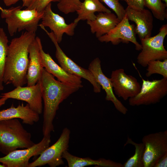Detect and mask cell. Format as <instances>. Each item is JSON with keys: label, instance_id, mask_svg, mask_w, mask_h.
<instances>
[{"label": "cell", "instance_id": "5b68a950", "mask_svg": "<svg viewBox=\"0 0 167 167\" xmlns=\"http://www.w3.org/2000/svg\"><path fill=\"white\" fill-rule=\"evenodd\" d=\"M167 35L166 24L161 26L156 35L140 40L142 49L137 58L138 64L146 67L150 61L167 59V51L164 45V40Z\"/></svg>", "mask_w": 167, "mask_h": 167}, {"label": "cell", "instance_id": "2e32d148", "mask_svg": "<svg viewBox=\"0 0 167 167\" xmlns=\"http://www.w3.org/2000/svg\"><path fill=\"white\" fill-rule=\"evenodd\" d=\"M40 48L43 66L48 72L64 84L78 86L80 88L83 87L81 78L67 72L55 62L48 53L45 52L41 41L40 42Z\"/></svg>", "mask_w": 167, "mask_h": 167}, {"label": "cell", "instance_id": "ba28073f", "mask_svg": "<svg viewBox=\"0 0 167 167\" xmlns=\"http://www.w3.org/2000/svg\"><path fill=\"white\" fill-rule=\"evenodd\" d=\"M39 26L45 32L54 44L56 48L55 57L60 66L68 73L86 79L92 85L94 92H100L101 87L96 82L90 71L78 65L65 54L60 47L52 32H48L41 24Z\"/></svg>", "mask_w": 167, "mask_h": 167}, {"label": "cell", "instance_id": "e575fe53", "mask_svg": "<svg viewBox=\"0 0 167 167\" xmlns=\"http://www.w3.org/2000/svg\"><path fill=\"white\" fill-rule=\"evenodd\" d=\"M162 1L164 2V3L167 5V0H162Z\"/></svg>", "mask_w": 167, "mask_h": 167}, {"label": "cell", "instance_id": "f1b7e54d", "mask_svg": "<svg viewBox=\"0 0 167 167\" xmlns=\"http://www.w3.org/2000/svg\"><path fill=\"white\" fill-rule=\"evenodd\" d=\"M60 0H35L33 3L28 9H35L39 12L44 11L47 6L52 2H58Z\"/></svg>", "mask_w": 167, "mask_h": 167}, {"label": "cell", "instance_id": "7c38bea8", "mask_svg": "<svg viewBox=\"0 0 167 167\" xmlns=\"http://www.w3.org/2000/svg\"><path fill=\"white\" fill-rule=\"evenodd\" d=\"M135 27L134 25L130 24L125 15L109 32L98 39L101 42H110L114 45H118L121 42L127 44L130 42L135 45L137 50H140L142 46L136 40Z\"/></svg>", "mask_w": 167, "mask_h": 167}, {"label": "cell", "instance_id": "4fadbf2b", "mask_svg": "<svg viewBox=\"0 0 167 167\" xmlns=\"http://www.w3.org/2000/svg\"><path fill=\"white\" fill-rule=\"evenodd\" d=\"M0 97L25 101L33 110L39 114L42 113V93L40 80L33 86L16 87L13 90L1 94Z\"/></svg>", "mask_w": 167, "mask_h": 167}, {"label": "cell", "instance_id": "d4e9b609", "mask_svg": "<svg viewBox=\"0 0 167 167\" xmlns=\"http://www.w3.org/2000/svg\"><path fill=\"white\" fill-rule=\"evenodd\" d=\"M144 7L149 9L154 16L158 19L163 21L167 18V5L162 0H144Z\"/></svg>", "mask_w": 167, "mask_h": 167}, {"label": "cell", "instance_id": "484cf974", "mask_svg": "<svg viewBox=\"0 0 167 167\" xmlns=\"http://www.w3.org/2000/svg\"><path fill=\"white\" fill-rule=\"evenodd\" d=\"M146 76L149 77L154 74H158L167 78V59L163 60H152L149 61L147 66Z\"/></svg>", "mask_w": 167, "mask_h": 167}, {"label": "cell", "instance_id": "d6a6232c", "mask_svg": "<svg viewBox=\"0 0 167 167\" xmlns=\"http://www.w3.org/2000/svg\"><path fill=\"white\" fill-rule=\"evenodd\" d=\"M20 0H3L4 4L6 6H10L15 4Z\"/></svg>", "mask_w": 167, "mask_h": 167}, {"label": "cell", "instance_id": "44dd1931", "mask_svg": "<svg viewBox=\"0 0 167 167\" xmlns=\"http://www.w3.org/2000/svg\"><path fill=\"white\" fill-rule=\"evenodd\" d=\"M62 157L67 161L69 167H84L92 165L103 167H123V164L121 163L109 159L101 158L95 160L89 157H78L71 154L68 150L63 152Z\"/></svg>", "mask_w": 167, "mask_h": 167}, {"label": "cell", "instance_id": "5bb4252c", "mask_svg": "<svg viewBox=\"0 0 167 167\" xmlns=\"http://www.w3.org/2000/svg\"><path fill=\"white\" fill-rule=\"evenodd\" d=\"M44 12L41 24L45 27H49L51 29L58 43L62 41L64 34L70 36L74 35L75 29L78 23L73 21L70 24H67L62 17L53 11L51 3L47 6Z\"/></svg>", "mask_w": 167, "mask_h": 167}, {"label": "cell", "instance_id": "1f68e13d", "mask_svg": "<svg viewBox=\"0 0 167 167\" xmlns=\"http://www.w3.org/2000/svg\"><path fill=\"white\" fill-rule=\"evenodd\" d=\"M22 1V6L28 8L33 3L35 0H21Z\"/></svg>", "mask_w": 167, "mask_h": 167}, {"label": "cell", "instance_id": "4316f807", "mask_svg": "<svg viewBox=\"0 0 167 167\" xmlns=\"http://www.w3.org/2000/svg\"><path fill=\"white\" fill-rule=\"evenodd\" d=\"M81 2L80 0H60L57 6L61 12L68 14L76 12L79 8Z\"/></svg>", "mask_w": 167, "mask_h": 167}, {"label": "cell", "instance_id": "277c9868", "mask_svg": "<svg viewBox=\"0 0 167 167\" xmlns=\"http://www.w3.org/2000/svg\"><path fill=\"white\" fill-rule=\"evenodd\" d=\"M22 8L18 6L1 11V17L5 19L11 36L23 30L36 33L39 21L43 17L44 11L39 12L35 9Z\"/></svg>", "mask_w": 167, "mask_h": 167}, {"label": "cell", "instance_id": "cb8c5ba5", "mask_svg": "<svg viewBox=\"0 0 167 167\" xmlns=\"http://www.w3.org/2000/svg\"><path fill=\"white\" fill-rule=\"evenodd\" d=\"M8 42L4 29L0 27V92L4 89L3 78Z\"/></svg>", "mask_w": 167, "mask_h": 167}, {"label": "cell", "instance_id": "7a4b0ae2", "mask_svg": "<svg viewBox=\"0 0 167 167\" xmlns=\"http://www.w3.org/2000/svg\"><path fill=\"white\" fill-rule=\"evenodd\" d=\"M40 81L44 104L42 133L47 135L54 131L53 122L60 104L80 88L56 79L44 68Z\"/></svg>", "mask_w": 167, "mask_h": 167}, {"label": "cell", "instance_id": "8d00e7d4", "mask_svg": "<svg viewBox=\"0 0 167 167\" xmlns=\"http://www.w3.org/2000/svg\"><path fill=\"white\" fill-rule=\"evenodd\" d=\"M3 9L0 6V10L2 11L3 10Z\"/></svg>", "mask_w": 167, "mask_h": 167}, {"label": "cell", "instance_id": "ac0fdd59", "mask_svg": "<svg viewBox=\"0 0 167 167\" xmlns=\"http://www.w3.org/2000/svg\"><path fill=\"white\" fill-rule=\"evenodd\" d=\"M40 38L36 36L29 46V62L26 76L27 86L35 85L41 77L44 67L40 53Z\"/></svg>", "mask_w": 167, "mask_h": 167}, {"label": "cell", "instance_id": "30bf717a", "mask_svg": "<svg viewBox=\"0 0 167 167\" xmlns=\"http://www.w3.org/2000/svg\"><path fill=\"white\" fill-rule=\"evenodd\" d=\"M50 137V135H44L41 141L32 146L15 150L0 157V163L5 167H28L31 157L39 155L49 146Z\"/></svg>", "mask_w": 167, "mask_h": 167}, {"label": "cell", "instance_id": "836d02e7", "mask_svg": "<svg viewBox=\"0 0 167 167\" xmlns=\"http://www.w3.org/2000/svg\"><path fill=\"white\" fill-rule=\"evenodd\" d=\"M8 99L6 97H1L0 98V107L4 105Z\"/></svg>", "mask_w": 167, "mask_h": 167}, {"label": "cell", "instance_id": "8fae6325", "mask_svg": "<svg viewBox=\"0 0 167 167\" xmlns=\"http://www.w3.org/2000/svg\"><path fill=\"white\" fill-rule=\"evenodd\" d=\"M110 78L115 94L125 101L134 97L140 91L141 85L136 78L127 74L123 69L112 71Z\"/></svg>", "mask_w": 167, "mask_h": 167}, {"label": "cell", "instance_id": "3957f363", "mask_svg": "<svg viewBox=\"0 0 167 167\" xmlns=\"http://www.w3.org/2000/svg\"><path fill=\"white\" fill-rule=\"evenodd\" d=\"M35 143L31 134L17 118L0 120V152L6 155L18 148L30 147Z\"/></svg>", "mask_w": 167, "mask_h": 167}, {"label": "cell", "instance_id": "d6986e66", "mask_svg": "<svg viewBox=\"0 0 167 167\" xmlns=\"http://www.w3.org/2000/svg\"><path fill=\"white\" fill-rule=\"evenodd\" d=\"M39 115L28 104L25 105L19 104L16 107L12 104L10 107L0 111V120L19 118L23 123L32 125L39 121Z\"/></svg>", "mask_w": 167, "mask_h": 167}, {"label": "cell", "instance_id": "9c48e42d", "mask_svg": "<svg viewBox=\"0 0 167 167\" xmlns=\"http://www.w3.org/2000/svg\"><path fill=\"white\" fill-rule=\"evenodd\" d=\"M143 167H153L161 156L167 153V131L150 133L143 136Z\"/></svg>", "mask_w": 167, "mask_h": 167}, {"label": "cell", "instance_id": "6da1fadb", "mask_svg": "<svg viewBox=\"0 0 167 167\" xmlns=\"http://www.w3.org/2000/svg\"><path fill=\"white\" fill-rule=\"evenodd\" d=\"M36 33L25 31L13 38L8 45L3 75V83L17 87L27 84L30 45Z\"/></svg>", "mask_w": 167, "mask_h": 167}, {"label": "cell", "instance_id": "e0dca14e", "mask_svg": "<svg viewBox=\"0 0 167 167\" xmlns=\"http://www.w3.org/2000/svg\"><path fill=\"white\" fill-rule=\"evenodd\" d=\"M125 10V15L128 20L135 22L136 24L135 32L140 39L150 37L153 21L151 12L144 8L136 9L128 6Z\"/></svg>", "mask_w": 167, "mask_h": 167}, {"label": "cell", "instance_id": "7402d4cb", "mask_svg": "<svg viewBox=\"0 0 167 167\" xmlns=\"http://www.w3.org/2000/svg\"><path fill=\"white\" fill-rule=\"evenodd\" d=\"M77 17L74 22L78 23L80 20L92 21L96 17V12H111L99 0H84L76 12Z\"/></svg>", "mask_w": 167, "mask_h": 167}, {"label": "cell", "instance_id": "8992f818", "mask_svg": "<svg viewBox=\"0 0 167 167\" xmlns=\"http://www.w3.org/2000/svg\"><path fill=\"white\" fill-rule=\"evenodd\" d=\"M140 92L128 99L129 105L133 106L149 105L159 102L167 94V78L146 80L142 78Z\"/></svg>", "mask_w": 167, "mask_h": 167}, {"label": "cell", "instance_id": "83f0119b", "mask_svg": "<svg viewBox=\"0 0 167 167\" xmlns=\"http://www.w3.org/2000/svg\"><path fill=\"white\" fill-rule=\"evenodd\" d=\"M105 4L115 13L120 20L125 15V10L121 4L119 0H99Z\"/></svg>", "mask_w": 167, "mask_h": 167}, {"label": "cell", "instance_id": "603a6c76", "mask_svg": "<svg viewBox=\"0 0 167 167\" xmlns=\"http://www.w3.org/2000/svg\"><path fill=\"white\" fill-rule=\"evenodd\" d=\"M128 144H131L134 146L135 152L133 155L123 164V167H143V157L144 146L143 143H136L128 137L124 146Z\"/></svg>", "mask_w": 167, "mask_h": 167}, {"label": "cell", "instance_id": "ffe728a7", "mask_svg": "<svg viewBox=\"0 0 167 167\" xmlns=\"http://www.w3.org/2000/svg\"><path fill=\"white\" fill-rule=\"evenodd\" d=\"M91 32L97 38L108 33L121 21L117 15L111 12H100L93 20L87 21Z\"/></svg>", "mask_w": 167, "mask_h": 167}, {"label": "cell", "instance_id": "52a82bcc", "mask_svg": "<svg viewBox=\"0 0 167 167\" xmlns=\"http://www.w3.org/2000/svg\"><path fill=\"white\" fill-rule=\"evenodd\" d=\"M70 133L69 129L64 128L57 141L44 150L35 160L29 163L28 167L41 166L46 164L50 167H56L64 164L62 155L65 151L68 150Z\"/></svg>", "mask_w": 167, "mask_h": 167}, {"label": "cell", "instance_id": "9a60e30c", "mask_svg": "<svg viewBox=\"0 0 167 167\" xmlns=\"http://www.w3.org/2000/svg\"><path fill=\"white\" fill-rule=\"evenodd\" d=\"M88 69L92 74L96 82L105 90V100L111 101L116 109L120 113L123 114H126L128 109L116 96L110 78L106 77L102 71L101 61L99 58H95L91 62Z\"/></svg>", "mask_w": 167, "mask_h": 167}, {"label": "cell", "instance_id": "4dcf8cb0", "mask_svg": "<svg viewBox=\"0 0 167 167\" xmlns=\"http://www.w3.org/2000/svg\"><path fill=\"white\" fill-rule=\"evenodd\" d=\"M167 167V153L159 159L153 167Z\"/></svg>", "mask_w": 167, "mask_h": 167}, {"label": "cell", "instance_id": "f546056e", "mask_svg": "<svg viewBox=\"0 0 167 167\" xmlns=\"http://www.w3.org/2000/svg\"><path fill=\"white\" fill-rule=\"evenodd\" d=\"M125 2L128 6L134 9L141 10L144 8V0H119Z\"/></svg>", "mask_w": 167, "mask_h": 167}, {"label": "cell", "instance_id": "d590c367", "mask_svg": "<svg viewBox=\"0 0 167 167\" xmlns=\"http://www.w3.org/2000/svg\"><path fill=\"white\" fill-rule=\"evenodd\" d=\"M0 167H5V166L3 165L0 164Z\"/></svg>", "mask_w": 167, "mask_h": 167}]
</instances>
